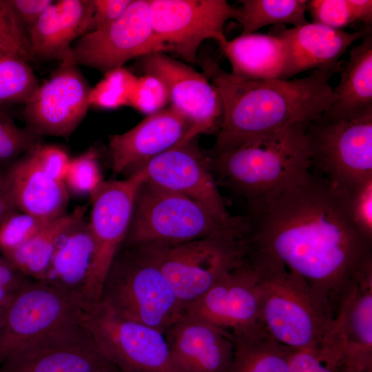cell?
Wrapping results in <instances>:
<instances>
[{
	"label": "cell",
	"mask_w": 372,
	"mask_h": 372,
	"mask_svg": "<svg viewBox=\"0 0 372 372\" xmlns=\"http://www.w3.org/2000/svg\"><path fill=\"white\" fill-rule=\"evenodd\" d=\"M249 250L267 256L327 300H340L372 264V239L353 223L344 203L320 174L310 172L254 216Z\"/></svg>",
	"instance_id": "cell-1"
},
{
	"label": "cell",
	"mask_w": 372,
	"mask_h": 372,
	"mask_svg": "<svg viewBox=\"0 0 372 372\" xmlns=\"http://www.w3.org/2000/svg\"><path fill=\"white\" fill-rule=\"evenodd\" d=\"M205 74L218 92L223 121L211 152L238 146L265 133L291 125H308L318 119L334 101L329 79L341 66L313 70L307 76L257 80L239 77L207 59Z\"/></svg>",
	"instance_id": "cell-2"
},
{
	"label": "cell",
	"mask_w": 372,
	"mask_h": 372,
	"mask_svg": "<svg viewBox=\"0 0 372 372\" xmlns=\"http://www.w3.org/2000/svg\"><path fill=\"white\" fill-rule=\"evenodd\" d=\"M307 125L258 135L235 147L206 154L217 185L242 196L253 215L304 180L312 167Z\"/></svg>",
	"instance_id": "cell-3"
},
{
	"label": "cell",
	"mask_w": 372,
	"mask_h": 372,
	"mask_svg": "<svg viewBox=\"0 0 372 372\" xmlns=\"http://www.w3.org/2000/svg\"><path fill=\"white\" fill-rule=\"evenodd\" d=\"M248 258L256 271L266 333L291 350L318 347L335 316L329 302L273 258L253 251Z\"/></svg>",
	"instance_id": "cell-4"
},
{
	"label": "cell",
	"mask_w": 372,
	"mask_h": 372,
	"mask_svg": "<svg viewBox=\"0 0 372 372\" xmlns=\"http://www.w3.org/2000/svg\"><path fill=\"white\" fill-rule=\"evenodd\" d=\"M247 219L228 223L200 203L145 180L135 198L129 230L122 247L175 244L214 237L245 238Z\"/></svg>",
	"instance_id": "cell-5"
},
{
	"label": "cell",
	"mask_w": 372,
	"mask_h": 372,
	"mask_svg": "<svg viewBox=\"0 0 372 372\" xmlns=\"http://www.w3.org/2000/svg\"><path fill=\"white\" fill-rule=\"evenodd\" d=\"M99 301L118 316L163 333L184 316L183 307L161 269L140 247L121 248Z\"/></svg>",
	"instance_id": "cell-6"
},
{
	"label": "cell",
	"mask_w": 372,
	"mask_h": 372,
	"mask_svg": "<svg viewBox=\"0 0 372 372\" xmlns=\"http://www.w3.org/2000/svg\"><path fill=\"white\" fill-rule=\"evenodd\" d=\"M161 269L185 308L247 260V238L214 237L138 246Z\"/></svg>",
	"instance_id": "cell-7"
},
{
	"label": "cell",
	"mask_w": 372,
	"mask_h": 372,
	"mask_svg": "<svg viewBox=\"0 0 372 372\" xmlns=\"http://www.w3.org/2000/svg\"><path fill=\"white\" fill-rule=\"evenodd\" d=\"M307 134L312 167L335 190L372 176V113L344 118L324 112Z\"/></svg>",
	"instance_id": "cell-8"
},
{
	"label": "cell",
	"mask_w": 372,
	"mask_h": 372,
	"mask_svg": "<svg viewBox=\"0 0 372 372\" xmlns=\"http://www.w3.org/2000/svg\"><path fill=\"white\" fill-rule=\"evenodd\" d=\"M146 178L145 172L136 169L125 179L104 180L90 196L94 250L83 291L87 308L100 300L106 276L127 236L137 191Z\"/></svg>",
	"instance_id": "cell-9"
},
{
	"label": "cell",
	"mask_w": 372,
	"mask_h": 372,
	"mask_svg": "<svg viewBox=\"0 0 372 372\" xmlns=\"http://www.w3.org/2000/svg\"><path fill=\"white\" fill-rule=\"evenodd\" d=\"M81 322L120 372H178L161 331L124 318L100 301L84 310Z\"/></svg>",
	"instance_id": "cell-10"
},
{
	"label": "cell",
	"mask_w": 372,
	"mask_h": 372,
	"mask_svg": "<svg viewBox=\"0 0 372 372\" xmlns=\"http://www.w3.org/2000/svg\"><path fill=\"white\" fill-rule=\"evenodd\" d=\"M149 3L156 36L168 52L193 63L207 39L216 41L223 51L228 42L224 25L239 17V8L225 0H149Z\"/></svg>",
	"instance_id": "cell-11"
},
{
	"label": "cell",
	"mask_w": 372,
	"mask_h": 372,
	"mask_svg": "<svg viewBox=\"0 0 372 372\" xmlns=\"http://www.w3.org/2000/svg\"><path fill=\"white\" fill-rule=\"evenodd\" d=\"M83 301L43 281H32L6 307L0 327V364L22 346L80 320Z\"/></svg>",
	"instance_id": "cell-12"
},
{
	"label": "cell",
	"mask_w": 372,
	"mask_h": 372,
	"mask_svg": "<svg viewBox=\"0 0 372 372\" xmlns=\"http://www.w3.org/2000/svg\"><path fill=\"white\" fill-rule=\"evenodd\" d=\"M168 52L152 28L149 0H132L107 27L83 35L72 48V61L104 74L134 58Z\"/></svg>",
	"instance_id": "cell-13"
},
{
	"label": "cell",
	"mask_w": 372,
	"mask_h": 372,
	"mask_svg": "<svg viewBox=\"0 0 372 372\" xmlns=\"http://www.w3.org/2000/svg\"><path fill=\"white\" fill-rule=\"evenodd\" d=\"M143 170L150 182L200 203L216 218L228 223L246 218L227 209L208 158L196 138L178 144L132 169Z\"/></svg>",
	"instance_id": "cell-14"
},
{
	"label": "cell",
	"mask_w": 372,
	"mask_h": 372,
	"mask_svg": "<svg viewBox=\"0 0 372 372\" xmlns=\"http://www.w3.org/2000/svg\"><path fill=\"white\" fill-rule=\"evenodd\" d=\"M108 365L81 319L22 346L0 364V372H92Z\"/></svg>",
	"instance_id": "cell-15"
},
{
	"label": "cell",
	"mask_w": 372,
	"mask_h": 372,
	"mask_svg": "<svg viewBox=\"0 0 372 372\" xmlns=\"http://www.w3.org/2000/svg\"><path fill=\"white\" fill-rule=\"evenodd\" d=\"M72 63H61L58 70L39 85L24 103L27 127L41 136H70L90 107L86 80Z\"/></svg>",
	"instance_id": "cell-16"
},
{
	"label": "cell",
	"mask_w": 372,
	"mask_h": 372,
	"mask_svg": "<svg viewBox=\"0 0 372 372\" xmlns=\"http://www.w3.org/2000/svg\"><path fill=\"white\" fill-rule=\"evenodd\" d=\"M139 66L144 74L163 81L170 105L193 124L196 136L218 133L223 121V105L218 92L205 74L163 52L140 58Z\"/></svg>",
	"instance_id": "cell-17"
},
{
	"label": "cell",
	"mask_w": 372,
	"mask_h": 372,
	"mask_svg": "<svg viewBox=\"0 0 372 372\" xmlns=\"http://www.w3.org/2000/svg\"><path fill=\"white\" fill-rule=\"evenodd\" d=\"M184 316L211 323L232 335L263 329L256 271L249 258L187 305Z\"/></svg>",
	"instance_id": "cell-18"
},
{
	"label": "cell",
	"mask_w": 372,
	"mask_h": 372,
	"mask_svg": "<svg viewBox=\"0 0 372 372\" xmlns=\"http://www.w3.org/2000/svg\"><path fill=\"white\" fill-rule=\"evenodd\" d=\"M324 339L347 372H372V265L342 297Z\"/></svg>",
	"instance_id": "cell-19"
},
{
	"label": "cell",
	"mask_w": 372,
	"mask_h": 372,
	"mask_svg": "<svg viewBox=\"0 0 372 372\" xmlns=\"http://www.w3.org/2000/svg\"><path fill=\"white\" fill-rule=\"evenodd\" d=\"M193 124L171 105L110 138L112 169L119 174L196 138Z\"/></svg>",
	"instance_id": "cell-20"
},
{
	"label": "cell",
	"mask_w": 372,
	"mask_h": 372,
	"mask_svg": "<svg viewBox=\"0 0 372 372\" xmlns=\"http://www.w3.org/2000/svg\"><path fill=\"white\" fill-rule=\"evenodd\" d=\"M164 335L178 372H226L233 359L232 335L205 320L183 316Z\"/></svg>",
	"instance_id": "cell-21"
},
{
	"label": "cell",
	"mask_w": 372,
	"mask_h": 372,
	"mask_svg": "<svg viewBox=\"0 0 372 372\" xmlns=\"http://www.w3.org/2000/svg\"><path fill=\"white\" fill-rule=\"evenodd\" d=\"M371 33L370 26L347 32L313 22L282 30L279 34L289 55L285 79L310 69L338 66L340 57L353 43Z\"/></svg>",
	"instance_id": "cell-22"
},
{
	"label": "cell",
	"mask_w": 372,
	"mask_h": 372,
	"mask_svg": "<svg viewBox=\"0 0 372 372\" xmlns=\"http://www.w3.org/2000/svg\"><path fill=\"white\" fill-rule=\"evenodd\" d=\"M3 169L19 211L48 220L65 214L69 192L64 183L43 171L33 150Z\"/></svg>",
	"instance_id": "cell-23"
},
{
	"label": "cell",
	"mask_w": 372,
	"mask_h": 372,
	"mask_svg": "<svg viewBox=\"0 0 372 372\" xmlns=\"http://www.w3.org/2000/svg\"><path fill=\"white\" fill-rule=\"evenodd\" d=\"M223 52L235 76L257 80L285 79L288 49L279 33L240 34L228 41Z\"/></svg>",
	"instance_id": "cell-24"
},
{
	"label": "cell",
	"mask_w": 372,
	"mask_h": 372,
	"mask_svg": "<svg viewBox=\"0 0 372 372\" xmlns=\"http://www.w3.org/2000/svg\"><path fill=\"white\" fill-rule=\"evenodd\" d=\"M93 250L90 223L83 216L59 240L41 281L76 296L83 301V291L91 265Z\"/></svg>",
	"instance_id": "cell-25"
},
{
	"label": "cell",
	"mask_w": 372,
	"mask_h": 372,
	"mask_svg": "<svg viewBox=\"0 0 372 372\" xmlns=\"http://www.w3.org/2000/svg\"><path fill=\"white\" fill-rule=\"evenodd\" d=\"M340 71V82L333 89L334 101L326 112L344 118L372 113L371 33L351 47L349 61Z\"/></svg>",
	"instance_id": "cell-26"
},
{
	"label": "cell",
	"mask_w": 372,
	"mask_h": 372,
	"mask_svg": "<svg viewBox=\"0 0 372 372\" xmlns=\"http://www.w3.org/2000/svg\"><path fill=\"white\" fill-rule=\"evenodd\" d=\"M86 208L78 207L72 213L52 220L25 244L4 256L23 274L35 280L43 279L61 236L85 216Z\"/></svg>",
	"instance_id": "cell-27"
},
{
	"label": "cell",
	"mask_w": 372,
	"mask_h": 372,
	"mask_svg": "<svg viewBox=\"0 0 372 372\" xmlns=\"http://www.w3.org/2000/svg\"><path fill=\"white\" fill-rule=\"evenodd\" d=\"M232 336L234 353L226 372H288L292 350L272 339L264 329Z\"/></svg>",
	"instance_id": "cell-28"
},
{
	"label": "cell",
	"mask_w": 372,
	"mask_h": 372,
	"mask_svg": "<svg viewBox=\"0 0 372 372\" xmlns=\"http://www.w3.org/2000/svg\"><path fill=\"white\" fill-rule=\"evenodd\" d=\"M237 21L241 34L254 33L258 29L276 24L288 23L298 27L308 23L306 0H241Z\"/></svg>",
	"instance_id": "cell-29"
},
{
	"label": "cell",
	"mask_w": 372,
	"mask_h": 372,
	"mask_svg": "<svg viewBox=\"0 0 372 372\" xmlns=\"http://www.w3.org/2000/svg\"><path fill=\"white\" fill-rule=\"evenodd\" d=\"M27 35L32 59H56L61 63H73L72 47L67 37L56 1L45 10Z\"/></svg>",
	"instance_id": "cell-30"
},
{
	"label": "cell",
	"mask_w": 372,
	"mask_h": 372,
	"mask_svg": "<svg viewBox=\"0 0 372 372\" xmlns=\"http://www.w3.org/2000/svg\"><path fill=\"white\" fill-rule=\"evenodd\" d=\"M39 85L27 61L14 55H0L1 107L25 103Z\"/></svg>",
	"instance_id": "cell-31"
},
{
	"label": "cell",
	"mask_w": 372,
	"mask_h": 372,
	"mask_svg": "<svg viewBox=\"0 0 372 372\" xmlns=\"http://www.w3.org/2000/svg\"><path fill=\"white\" fill-rule=\"evenodd\" d=\"M138 77L123 67L104 74L103 79L90 89V107L114 110L129 106Z\"/></svg>",
	"instance_id": "cell-32"
},
{
	"label": "cell",
	"mask_w": 372,
	"mask_h": 372,
	"mask_svg": "<svg viewBox=\"0 0 372 372\" xmlns=\"http://www.w3.org/2000/svg\"><path fill=\"white\" fill-rule=\"evenodd\" d=\"M42 136L17 125L10 112L0 106V168H6L42 143Z\"/></svg>",
	"instance_id": "cell-33"
},
{
	"label": "cell",
	"mask_w": 372,
	"mask_h": 372,
	"mask_svg": "<svg viewBox=\"0 0 372 372\" xmlns=\"http://www.w3.org/2000/svg\"><path fill=\"white\" fill-rule=\"evenodd\" d=\"M103 181L98 153L94 148H90L81 155L71 158L63 183L68 192L90 197Z\"/></svg>",
	"instance_id": "cell-34"
},
{
	"label": "cell",
	"mask_w": 372,
	"mask_h": 372,
	"mask_svg": "<svg viewBox=\"0 0 372 372\" xmlns=\"http://www.w3.org/2000/svg\"><path fill=\"white\" fill-rule=\"evenodd\" d=\"M52 220L20 211L10 214L0 224V251L4 256L8 255L28 242Z\"/></svg>",
	"instance_id": "cell-35"
},
{
	"label": "cell",
	"mask_w": 372,
	"mask_h": 372,
	"mask_svg": "<svg viewBox=\"0 0 372 372\" xmlns=\"http://www.w3.org/2000/svg\"><path fill=\"white\" fill-rule=\"evenodd\" d=\"M335 192L342 198L355 226L372 239V176Z\"/></svg>",
	"instance_id": "cell-36"
},
{
	"label": "cell",
	"mask_w": 372,
	"mask_h": 372,
	"mask_svg": "<svg viewBox=\"0 0 372 372\" xmlns=\"http://www.w3.org/2000/svg\"><path fill=\"white\" fill-rule=\"evenodd\" d=\"M0 55L32 59L27 34L7 0H0Z\"/></svg>",
	"instance_id": "cell-37"
},
{
	"label": "cell",
	"mask_w": 372,
	"mask_h": 372,
	"mask_svg": "<svg viewBox=\"0 0 372 372\" xmlns=\"http://www.w3.org/2000/svg\"><path fill=\"white\" fill-rule=\"evenodd\" d=\"M169 103L167 88L160 78L148 73L138 77L129 106L148 116L165 108Z\"/></svg>",
	"instance_id": "cell-38"
},
{
	"label": "cell",
	"mask_w": 372,
	"mask_h": 372,
	"mask_svg": "<svg viewBox=\"0 0 372 372\" xmlns=\"http://www.w3.org/2000/svg\"><path fill=\"white\" fill-rule=\"evenodd\" d=\"M288 372H347L340 359L322 344L301 350H292Z\"/></svg>",
	"instance_id": "cell-39"
},
{
	"label": "cell",
	"mask_w": 372,
	"mask_h": 372,
	"mask_svg": "<svg viewBox=\"0 0 372 372\" xmlns=\"http://www.w3.org/2000/svg\"><path fill=\"white\" fill-rule=\"evenodd\" d=\"M313 23L342 30L355 22L349 0H310L307 2Z\"/></svg>",
	"instance_id": "cell-40"
},
{
	"label": "cell",
	"mask_w": 372,
	"mask_h": 372,
	"mask_svg": "<svg viewBox=\"0 0 372 372\" xmlns=\"http://www.w3.org/2000/svg\"><path fill=\"white\" fill-rule=\"evenodd\" d=\"M131 1L87 0L84 34L103 29L113 23L123 13Z\"/></svg>",
	"instance_id": "cell-41"
},
{
	"label": "cell",
	"mask_w": 372,
	"mask_h": 372,
	"mask_svg": "<svg viewBox=\"0 0 372 372\" xmlns=\"http://www.w3.org/2000/svg\"><path fill=\"white\" fill-rule=\"evenodd\" d=\"M33 152L43 171L52 178L63 183L71 160L68 152L59 145L43 143Z\"/></svg>",
	"instance_id": "cell-42"
},
{
	"label": "cell",
	"mask_w": 372,
	"mask_h": 372,
	"mask_svg": "<svg viewBox=\"0 0 372 372\" xmlns=\"http://www.w3.org/2000/svg\"><path fill=\"white\" fill-rule=\"evenodd\" d=\"M7 1L25 32V30H28V32L45 10L54 2L52 0H7Z\"/></svg>",
	"instance_id": "cell-43"
},
{
	"label": "cell",
	"mask_w": 372,
	"mask_h": 372,
	"mask_svg": "<svg viewBox=\"0 0 372 372\" xmlns=\"http://www.w3.org/2000/svg\"><path fill=\"white\" fill-rule=\"evenodd\" d=\"M17 211L10 194L5 170L0 168V224L8 216Z\"/></svg>",
	"instance_id": "cell-44"
},
{
	"label": "cell",
	"mask_w": 372,
	"mask_h": 372,
	"mask_svg": "<svg viewBox=\"0 0 372 372\" xmlns=\"http://www.w3.org/2000/svg\"><path fill=\"white\" fill-rule=\"evenodd\" d=\"M355 21L362 22L366 26L372 23V1L349 0Z\"/></svg>",
	"instance_id": "cell-45"
},
{
	"label": "cell",
	"mask_w": 372,
	"mask_h": 372,
	"mask_svg": "<svg viewBox=\"0 0 372 372\" xmlns=\"http://www.w3.org/2000/svg\"><path fill=\"white\" fill-rule=\"evenodd\" d=\"M92 372H120L114 366L108 365L98 369Z\"/></svg>",
	"instance_id": "cell-46"
},
{
	"label": "cell",
	"mask_w": 372,
	"mask_h": 372,
	"mask_svg": "<svg viewBox=\"0 0 372 372\" xmlns=\"http://www.w3.org/2000/svg\"><path fill=\"white\" fill-rule=\"evenodd\" d=\"M6 307H0V327L3 322Z\"/></svg>",
	"instance_id": "cell-47"
}]
</instances>
